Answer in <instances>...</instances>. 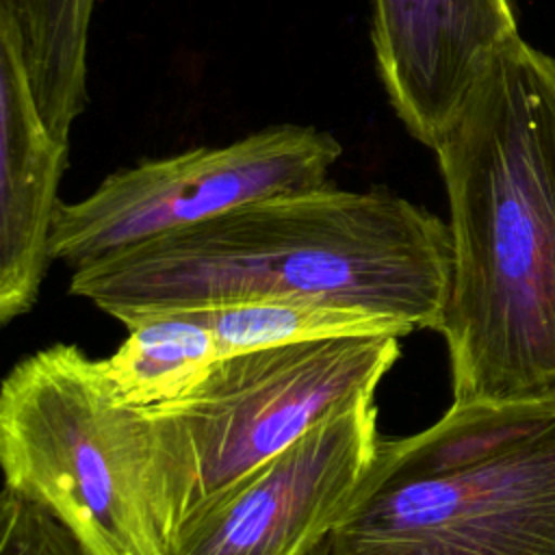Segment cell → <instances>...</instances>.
I'll return each mask as SVG.
<instances>
[{"mask_svg":"<svg viewBox=\"0 0 555 555\" xmlns=\"http://www.w3.org/2000/svg\"><path fill=\"white\" fill-rule=\"evenodd\" d=\"M212 332L221 358L306 340L340 336H408L414 330L392 317L369 310L306 301L271 299L219 308H193Z\"/></svg>","mask_w":555,"mask_h":555,"instance_id":"12","label":"cell"},{"mask_svg":"<svg viewBox=\"0 0 555 555\" xmlns=\"http://www.w3.org/2000/svg\"><path fill=\"white\" fill-rule=\"evenodd\" d=\"M304 555H555V388L453 401L416 434L379 436Z\"/></svg>","mask_w":555,"mask_h":555,"instance_id":"3","label":"cell"},{"mask_svg":"<svg viewBox=\"0 0 555 555\" xmlns=\"http://www.w3.org/2000/svg\"><path fill=\"white\" fill-rule=\"evenodd\" d=\"M0 323L30 312L52 262L69 143L41 119L13 43L0 39Z\"/></svg>","mask_w":555,"mask_h":555,"instance_id":"9","label":"cell"},{"mask_svg":"<svg viewBox=\"0 0 555 555\" xmlns=\"http://www.w3.org/2000/svg\"><path fill=\"white\" fill-rule=\"evenodd\" d=\"M219 360L204 321L193 310H171L128 325V338L100 360V369L117 403L152 408L186 395Z\"/></svg>","mask_w":555,"mask_h":555,"instance_id":"11","label":"cell"},{"mask_svg":"<svg viewBox=\"0 0 555 555\" xmlns=\"http://www.w3.org/2000/svg\"><path fill=\"white\" fill-rule=\"evenodd\" d=\"M451 282L436 332L455 403L555 388V56L518 37L434 150Z\"/></svg>","mask_w":555,"mask_h":555,"instance_id":"2","label":"cell"},{"mask_svg":"<svg viewBox=\"0 0 555 555\" xmlns=\"http://www.w3.org/2000/svg\"><path fill=\"white\" fill-rule=\"evenodd\" d=\"M401 336H340L221 358L186 395L141 408L163 551L327 416L375 395Z\"/></svg>","mask_w":555,"mask_h":555,"instance_id":"4","label":"cell"},{"mask_svg":"<svg viewBox=\"0 0 555 555\" xmlns=\"http://www.w3.org/2000/svg\"><path fill=\"white\" fill-rule=\"evenodd\" d=\"M518 37L514 0H371L377 76L408 134L431 152Z\"/></svg>","mask_w":555,"mask_h":555,"instance_id":"8","label":"cell"},{"mask_svg":"<svg viewBox=\"0 0 555 555\" xmlns=\"http://www.w3.org/2000/svg\"><path fill=\"white\" fill-rule=\"evenodd\" d=\"M93 0H0V39L13 43L35 106L69 143L87 106V33Z\"/></svg>","mask_w":555,"mask_h":555,"instance_id":"10","label":"cell"},{"mask_svg":"<svg viewBox=\"0 0 555 555\" xmlns=\"http://www.w3.org/2000/svg\"><path fill=\"white\" fill-rule=\"evenodd\" d=\"M449 223L384 186L258 199L93 260L69 293L126 327L193 308L306 299L436 330L451 282Z\"/></svg>","mask_w":555,"mask_h":555,"instance_id":"1","label":"cell"},{"mask_svg":"<svg viewBox=\"0 0 555 555\" xmlns=\"http://www.w3.org/2000/svg\"><path fill=\"white\" fill-rule=\"evenodd\" d=\"M377 442L375 395H366L256 470L167 555H304L358 488Z\"/></svg>","mask_w":555,"mask_h":555,"instance_id":"7","label":"cell"},{"mask_svg":"<svg viewBox=\"0 0 555 555\" xmlns=\"http://www.w3.org/2000/svg\"><path fill=\"white\" fill-rule=\"evenodd\" d=\"M4 488L46 507L89 555H165L147 503L141 408L117 403L78 345L39 349L0 386Z\"/></svg>","mask_w":555,"mask_h":555,"instance_id":"5","label":"cell"},{"mask_svg":"<svg viewBox=\"0 0 555 555\" xmlns=\"http://www.w3.org/2000/svg\"><path fill=\"white\" fill-rule=\"evenodd\" d=\"M0 555H89L76 535L46 507L2 488Z\"/></svg>","mask_w":555,"mask_h":555,"instance_id":"13","label":"cell"},{"mask_svg":"<svg viewBox=\"0 0 555 555\" xmlns=\"http://www.w3.org/2000/svg\"><path fill=\"white\" fill-rule=\"evenodd\" d=\"M340 154L332 132L284 121L223 145L137 160L106 176L87 197L59 204L52 260L76 271L238 206L327 186Z\"/></svg>","mask_w":555,"mask_h":555,"instance_id":"6","label":"cell"}]
</instances>
